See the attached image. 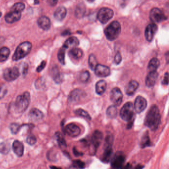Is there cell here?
Listing matches in <instances>:
<instances>
[{"label":"cell","mask_w":169,"mask_h":169,"mask_svg":"<svg viewBox=\"0 0 169 169\" xmlns=\"http://www.w3.org/2000/svg\"><path fill=\"white\" fill-rule=\"evenodd\" d=\"M85 10V6L83 4L77 5V6L75 10L76 17L79 18L82 17L84 14Z\"/></svg>","instance_id":"836d02e7"},{"label":"cell","mask_w":169,"mask_h":169,"mask_svg":"<svg viewBox=\"0 0 169 169\" xmlns=\"http://www.w3.org/2000/svg\"><path fill=\"white\" fill-rule=\"evenodd\" d=\"M160 62L157 58H154L150 61L148 65V70L150 72H156L159 66H160Z\"/></svg>","instance_id":"4316f807"},{"label":"cell","mask_w":169,"mask_h":169,"mask_svg":"<svg viewBox=\"0 0 169 169\" xmlns=\"http://www.w3.org/2000/svg\"><path fill=\"white\" fill-rule=\"evenodd\" d=\"M83 55V51L79 48H73L69 52V56L74 60H79Z\"/></svg>","instance_id":"484cf974"},{"label":"cell","mask_w":169,"mask_h":169,"mask_svg":"<svg viewBox=\"0 0 169 169\" xmlns=\"http://www.w3.org/2000/svg\"><path fill=\"white\" fill-rule=\"evenodd\" d=\"M48 3L51 6H54L57 4L58 3L57 1H54V0H51V1H48Z\"/></svg>","instance_id":"681fc988"},{"label":"cell","mask_w":169,"mask_h":169,"mask_svg":"<svg viewBox=\"0 0 169 169\" xmlns=\"http://www.w3.org/2000/svg\"><path fill=\"white\" fill-rule=\"evenodd\" d=\"M107 83L105 80H101L97 82L96 84V92L98 95H102L107 89Z\"/></svg>","instance_id":"83f0119b"},{"label":"cell","mask_w":169,"mask_h":169,"mask_svg":"<svg viewBox=\"0 0 169 169\" xmlns=\"http://www.w3.org/2000/svg\"><path fill=\"white\" fill-rule=\"evenodd\" d=\"M65 132L69 136L75 137L78 136L80 134L81 130L79 126L74 124H68L65 129Z\"/></svg>","instance_id":"5bb4252c"},{"label":"cell","mask_w":169,"mask_h":169,"mask_svg":"<svg viewBox=\"0 0 169 169\" xmlns=\"http://www.w3.org/2000/svg\"><path fill=\"white\" fill-rule=\"evenodd\" d=\"M66 49L62 47L58 51V58L60 63L63 64H65V53H66Z\"/></svg>","instance_id":"e575fe53"},{"label":"cell","mask_w":169,"mask_h":169,"mask_svg":"<svg viewBox=\"0 0 169 169\" xmlns=\"http://www.w3.org/2000/svg\"><path fill=\"white\" fill-rule=\"evenodd\" d=\"M110 97L115 106H120L123 101V93L118 88H114L110 92Z\"/></svg>","instance_id":"8fae6325"},{"label":"cell","mask_w":169,"mask_h":169,"mask_svg":"<svg viewBox=\"0 0 169 169\" xmlns=\"http://www.w3.org/2000/svg\"><path fill=\"white\" fill-rule=\"evenodd\" d=\"M20 73L18 68L16 67L6 68L3 73L4 79L7 82H12L19 77Z\"/></svg>","instance_id":"9c48e42d"},{"label":"cell","mask_w":169,"mask_h":169,"mask_svg":"<svg viewBox=\"0 0 169 169\" xmlns=\"http://www.w3.org/2000/svg\"><path fill=\"white\" fill-rule=\"evenodd\" d=\"M90 77V74L88 71H85L82 72L80 76V80L83 82H87Z\"/></svg>","instance_id":"60d3db41"},{"label":"cell","mask_w":169,"mask_h":169,"mask_svg":"<svg viewBox=\"0 0 169 169\" xmlns=\"http://www.w3.org/2000/svg\"><path fill=\"white\" fill-rule=\"evenodd\" d=\"M139 87V83L135 80H131L125 88V92L129 96H131L135 93Z\"/></svg>","instance_id":"ffe728a7"},{"label":"cell","mask_w":169,"mask_h":169,"mask_svg":"<svg viewBox=\"0 0 169 169\" xmlns=\"http://www.w3.org/2000/svg\"><path fill=\"white\" fill-rule=\"evenodd\" d=\"M117 107L115 105H112V106H110L108 108L106 111V114L108 117L109 118H114L117 117Z\"/></svg>","instance_id":"4dcf8cb0"},{"label":"cell","mask_w":169,"mask_h":169,"mask_svg":"<svg viewBox=\"0 0 169 169\" xmlns=\"http://www.w3.org/2000/svg\"><path fill=\"white\" fill-rule=\"evenodd\" d=\"M50 168H51V169H61V168L56 167V166H51Z\"/></svg>","instance_id":"f5cc1de1"},{"label":"cell","mask_w":169,"mask_h":169,"mask_svg":"<svg viewBox=\"0 0 169 169\" xmlns=\"http://www.w3.org/2000/svg\"><path fill=\"white\" fill-rule=\"evenodd\" d=\"M10 151V146L8 143H0V153L4 154H8Z\"/></svg>","instance_id":"f35d334b"},{"label":"cell","mask_w":169,"mask_h":169,"mask_svg":"<svg viewBox=\"0 0 169 169\" xmlns=\"http://www.w3.org/2000/svg\"><path fill=\"white\" fill-rule=\"evenodd\" d=\"M158 27L155 23L148 25L145 30V37L148 41L150 42L153 40L156 33L157 32Z\"/></svg>","instance_id":"4fadbf2b"},{"label":"cell","mask_w":169,"mask_h":169,"mask_svg":"<svg viewBox=\"0 0 169 169\" xmlns=\"http://www.w3.org/2000/svg\"><path fill=\"white\" fill-rule=\"evenodd\" d=\"M121 31V26L117 21L112 22L105 29L104 33L108 40L113 41L118 37Z\"/></svg>","instance_id":"3957f363"},{"label":"cell","mask_w":169,"mask_h":169,"mask_svg":"<svg viewBox=\"0 0 169 169\" xmlns=\"http://www.w3.org/2000/svg\"><path fill=\"white\" fill-rule=\"evenodd\" d=\"M151 20L153 22H160L166 20L167 17L159 8H153L149 14Z\"/></svg>","instance_id":"30bf717a"},{"label":"cell","mask_w":169,"mask_h":169,"mask_svg":"<svg viewBox=\"0 0 169 169\" xmlns=\"http://www.w3.org/2000/svg\"><path fill=\"white\" fill-rule=\"evenodd\" d=\"M10 55V50L6 47H2L0 49V62L6 61Z\"/></svg>","instance_id":"f546056e"},{"label":"cell","mask_w":169,"mask_h":169,"mask_svg":"<svg viewBox=\"0 0 169 169\" xmlns=\"http://www.w3.org/2000/svg\"><path fill=\"white\" fill-rule=\"evenodd\" d=\"M162 83L165 85L168 84V72H166V74H165Z\"/></svg>","instance_id":"7dc6e473"},{"label":"cell","mask_w":169,"mask_h":169,"mask_svg":"<svg viewBox=\"0 0 169 169\" xmlns=\"http://www.w3.org/2000/svg\"><path fill=\"white\" fill-rule=\"evenodd\" d=\"M12 149L14 153L19 157H22L24 152L23 144L19 140H15L12 145Z\"/></svg>","instance_id":"44dd1931"},{"label":"cell","mask_w":169,"mask_h":169,"mask_svg":"<svg viewBox=\"0 0 169 169\" xmlns=\"http://www.w3.org/2000/svg\"><path fill=\"white\" fill-rule=\"evenodd\" d=\"M73 166L77 169H83L85 167V165L83 162L80 160H74L73 161Z\"/></svg>","instance_id":"ab89813d"},{"label":"cell","mask_w":169,"mask_h":169,"mask_svg":"<svg viewBox=\"0 0 169 169\" xmlns=\"http://www.w3.org/2000/svg\"><path fill=\"white\" fill-rule=\"evenodd\" d=\"M2 12H0V17H1V16H2Z\"/></svg>","instance_id":"11a10c76"},{"label":"cell","mask_w":169,"mask_h":169,"mask_svg":"<svg viewBox=\"0 0 169 169\" xmlns=\"http://www.w3.org/2000/svg\"><path fill=\"white\" fill-rule=\"evenodd\" d=\"M103 134L100 131H95L92 136V143L95 149L100 146L103 139Z\"/></svg>","instance_id":"ac0fdd59"},{"label":"cell","mask_w":169,"mask_h":169,"mask_svg":"<svg viewBox=\"0 0 169 169\" xmlns=\"http://www.w3.org/2000/svg\"><path fill=\"white\" fill-rule=\"evenodd\" d=\"M125 154L121 151L116 152L111 160V166L114 169H121L125 162Z\"/></svg>","instance_id":"ba28073f"},{"label":"cell","mask_w":169,"mask_h":169,"mask_svg":"<svg viewBox=\"0 0 169 169\" xmlns=\"http://www.w3.org/2000/svg\"><path fill=\"white\" fill-rule=\"evenodd\" d=\"M158 77V73L157 72H149L145 79V84L148 87H152L155 84L157 78Z\"/></svg>","instance_id":"d6986e66"},{"label":"cell","mask_w":169,"mask_h":169,"mask_svg":"<svg viewBox=\"0 0 169 169\" xmlns=\"http://www.w3.org/2000/svg\"><path fill=\"white\" fill-rule=\"evenodd\" d=\"M20 126L17 124H12L10 126V129L12 134H17L20 129Z\"/></svg>","instance_id":"b9f144b4"},{"label":"cell","mask_w":169,"mask_h":169,"mask_svg":"<svg viewBox=\"0 0 169 169\" xmlns=\"http://www.w3.org/2000/svg\"><path fill=\"white\" fill-rule=\"evenodd\" d=\"M66 12V9L65 7L63 6H59L54 12V17L57 20L61 21L65 19Z\"/></svg>","instance_id":"7402d4cb"},{"label":"cell","mask_w":169,"mask_h":169,"mask_svg":"<svg viewBox=\"0 0 169 169\" xmlns=\"http://www.w3.org/2000/svg\"><path fill=\"white\" fill-rule=\"evenodd\" d=\"M28 69V66L27 64H25L23 68V71H22V73L23 75H26V74L27 73Z\"/></svg>","instance_id":"c3c4849f"},{"label":"cell","mask_w":169,"mask_h":169,"mask_svg":"<svg viewBox=\"0 0 169 169\" xmlns=\"http://www.w3.org/2000/svg\"><path fill=\"white\" fill-rule=\"evenodd\" d=\"M114 15V11L108 8H102L99 11L97 19L101 23H107Z\"/></svg>","instance_id":"52a82bcc"},{"label":"cell","mask_w":169,"mask_h":169,"mask_svg":"<svg viewBox=\"0 0 169 169\" xmlns=\"http://www.w3.org/2000/svg\"><path fill=\"white\" fill-rule=\"evenodd\" d=\"M71 34V33H70V32H69V31L68 30H66V31H64V32L63 33V35H68V34Z\"/></svg>","instance_id":"816d5d0a"},{"label":"cell","mask_w":169,"mask_h":169,"mask_svg":"<svg viewBox=\"0 0 169 169\" xmlns=\"http://www.w3.org/2000/svg\"><path fill=\"white\" fill-rule=\"evenodd\" d=\"M29 116L33 121H38L43 118L44 115L43 113L38 109L33 108L29 112Z\"/></svg>","instance_id":"603a6c76"},{"label":"cell","mask_w":169,"mask_h":169,"mask_svg":"<svg viewBox=\"0 0 169 169\" xmlns=\"http://www.w3.org/2000/svg\"><path fill=\"white\" fill-rule=\"evenodd\" d=\"M37 24L40 28L44 30H48L51 27V20L46 16H42L39 18Z\"/></svg>","instance_id":"2e32d148"},{"label":"cell","mask_w":169,"mask_h":169,"mask_svg":"<svg viewBox=\"0 0 169 169\" xmlns=\"http://www.w3.org/2000/svg\"><path fill=\"white\" fill-rule=\"evenodd\" d=\"M161 121V115L158 108L155 105L151 107L145 118L144 124L152 131L158 128Z\"/></svg>","instance_id":"6da1fadb"},{"label":"cell","mask_w":169,"mask_h":169,"mask_svg":"<svg viewBox=\"0 0 169 169\" xmlns=\"http://www.w3.org/2000/svg\"><path fill=\"white\" fill-rule=\"evenodd\" d=\"M25 9V5L22 3H17L12 6L11 9V12H21Z\"/></svg>","instance_id":"d590c367"},{"label":"cell","mask_w":169,"mask_h":169,"mask_svg":"<svg viewBox=\"0 0 169 169\" xmlns=\"http://www.w3.org/2000/svg\"><path fill=\"white\" fill-rule=\"evenodd\" d=\"M147 105V102L146 99L141 96H138L135 99L134 104V109L137 113H140L146 109Z\"/></svg>","instance_id":"7c38bea8"},{"label":"cell","mask_w":169,"mask_h":169,"mask_svg":"<svg viewBox=\"0 0 169 169\" xmlns=\"http://www.w3.org/2000/svg\"><path fill=\"white\" fill-rule=\"evenodd\" d=\"M7 89L5 86L0 85V99L3 98L7 93Z\"/></svg>","instance_id":"ee69618b"},{"label":"cell","mask_w":169,"mask_h":169,"mask_svg":"<svg viewBox=\"0 0 169 169\" xmlns=\"http://www.w3.org/2000/svg\"><path fill=\"white\" fill-rule=\"evenodd\" d=\"M32 49V44L30 42L25 41L21 43L17 47L14 55L12 56L13 61H17L26 57L30 52Z\"/></svg>","instance_id":"277c9868"},{"label":"cell","mask_w":169,"mask_h":169,"mask_svg":"<svg viewBox=\"0 0 169 169\" xmlns=\"http://www.w3.org/2000/svg\"><path fill=\"white\" fill-rule=\"evenodd\" d=\"M79 43V40L76 37H71L69 38L67 40L65 41L64 44V48H65L66 49L69 48H75V47L78 46Z\"/></svg>","instance_id":"cb8c5ba5"},{"label":"cell","mask_w":169,"mask_h":169,"mask_svg":"<svg viewBox=\"0 0 169 169\" xmlns=\"http://www.w3.org/2000/svg\"><path fill=\"white\" fill-rule=\"evenodd\" d=\"M26 142L30 145H33L36 142V138L34 135H29L26 139Z\"/></svg>","instance_id":"7bdbcfd3"},{"label":"cell","mask_w":169,"mask_h":169,"mask_svg":"<svg viewBox=\"0 0 169 169\" xmlns=\"http://www.w3.org/2000/svg\"><path fill=\"white\" fill-rule=\"evenodd\" d=\"M88 64H89V67L91 70L94 71L96 66H97V65H98V63H97V60H96L95 56L93 54H91L89 55V58H88Z\"/></svg>","instance_id":"d6a6232c"},{"label":"cell","mask_w":169,"mask_h":169,"mask_svg":"<svg viewBox=\"0 0 169 169\" xmlns=\"http://www.w3.org/2000/svg\"><path fill=\"white\" fill-rule=\"evenodd\" d=\"M151 143L150 140V137H149V135L147 132L144 134V135H143L141 141V143H140V146L142 148L146 147L147 146H150Z\"/></svg>","instance_id":"1f68e13d"},{"label":"cell","mask_w":169,"mask_h":169,"mask_svg":"<svg viewBox=\"0 0 169 169\" xmlns=\"http://www.w3.org/2000/svg\"><path fill=\"white\" fill-rule=\"evenodd\" d=\"M21 15V12H11L5 16V21L8 23H14L20 20Z\"/></svg>","instance_id":"e0dca14e"},{"label":"cell","mask_w":169,"mask_h":169,"mask_svg":"<svg viewBox=\"0 0 169 169\" xmlns=\"http://www.w3.org/2000/svg\"><path fill=\"white\" fill-rule=\"evenodd\" d=\"M74 112H75V114H77V115L80 116V117H82V118H84L86 120H90L91 118L90 116L88 113V112H87L86 111H85L84 110L82 109H77L75 110Z\"/></svg>","instance_id":"8d00e7d4"},{"label":"cell","mask_w":169,"mask_h":169,"mask_svg":"<svg viewBox=\"0 0 169 169\" xmlns=\"http://www.w3.org/2000/svg\"><path fill=\"white\" fill-rule=\"evenodd\" d=\"M121 60H122V57L121 54L119 52H118L117 54H116L115 57L114 58V63L116 65H118L121 62Z\"/></svg>","instance_id":"f6af8a7d"},{"label":"cell","mask_w":169,"mask_h":169,"mask_svg":"<svg viewBox=\"0 0 169 169\" xmlns=\"http://www.w3.org/2000/svg\"><path fill=\"white\" fill-rule=\"evenodd\" d=\"M143 168V166H141V165H138L134 169H142Z\"/></svg>","instance_id":"db71d44e"},{"label":"cell","mask_w":169,"mask_h":169,"mask_svg":"<svg viewBox=\"0 0 169 169\" xmlns=\"http://www.w3.org/2000/svg\"><path fill=\"white\" fill-rule=\"evenodd\" d=\"M46 63L45 61H42L41 62V63L40 64V65L38 67H37V72H41L42 70H43L44 69L45 67L46 66Z\"/></svg>","instance_id":"bcb514c9"},{"label":"cell","mask_w":169,"mask_h":169,"mask_svg":"<svg viewBox=\"0 0 169 169\" xmlns=\"http://www.w3.org/2000/svg\"><path fill=\"white\" fill-rule=\"evenodd\" d=\"M51 72H52V76L53 78L56 83H60L61 82L62 77H61V74L60 73V71L57 66H54L53 67Z\"/></svg>","instance_id":"f1b7e54d"},{"label":"cell","mask_w":169,"mask_h":169,"mask_svg":"<svg viewBox=\"0 0 169 169\" xmlns=\"http://www.w3.org/2000/svg\"><path fill=\"white\" fill-rule=\"evenodd\" d=\"M30 101V96L29 92H25L17 96L14 103V108L17 112L22 113L26 111Z\"/></svg>","instance_id":"7a4b0ae2"},{"label":"cell","mask_w":169,"mask_h":169,"mask_svg":"<svg viewBox=\"0 0 169 169\" xmlns=\"http://www.w3.org/2000/svg\"><path fill=\"white\" fill-rule=\"evenodd\" d=\"M96 75L100 77H108L111 74V71L108 66L98 64L94 70Z\"/></svg>","instance_id":"9a60e30c"},{"label":"cell","mask_w":169,"mask_h":169,"mask_svg":"<svg viewBox=\"0 0 169 169\" xmlns=\"http://www.w3.org/2000/svg\"><path fill=\"white\" fill-rule=\"evenodd\" d=\"M134 105L131 102L126 103L120 111V117L124 121H132L134 115Z\"/></svg>","instance_id":"8992f818"},{"label":"cell","mask_w":169,"mask_h":169,"mask_svg":"<svg viewBox=\"0 0 169 169\" xmlns=\"http://www.w3.org/2000/svg\"><path fill=\"white\" fill-rule=\"evenodd\" d=\"M113 144V136L111 134L106 136L105 139L104 152L102 155V161L107 163L111 159L112 154V145Z\"/></svg>","instance_id":"5b68a950"},{"label":"cell","mask_w":169,"mask_h":169,"mask_svg":"<svg viewBox=\"0 0 169 169\" xmlns=\"http://www.w3.org/2000/svg\"><path fill=\"white\" fill-rule=\"evenodd\" d=\"M74 153L75 155L79 156L82 155V154L81 153H79V152H77V151L75 149V148H74Z\"/></svg>","instance_id":"f907efd6"},{"label":"cell","mask_w":169,"mask_h":169,"mask_svg":"<svg viewBox=\"0 0 169 169\" xmlns=\"http://www.w3.org/2000/svg\"><path fill=\"white\" fill-rule=\"evenodd\" d=\"M56 137H57V142L59 146L61 148L66 147V142L63 135H61L60 132H57L56 134Z\"/></svg>","instance_id":"74e56055"},{"label":"cell","mask_w":169,"mask_h":169,"mask_svg":"<svg viewBox=\"0 0 169 169\" xmlns=\"http://www.w3.org/2000/svg\"><path fill=\"white\" fill-rule=\"evenodd\" d=\"M82 95V92L80 89H76L72 91L69 96V100L70 102H74L78 101Z\"/></svg>","instance_id":"d4e9b609"}]
</instances>
